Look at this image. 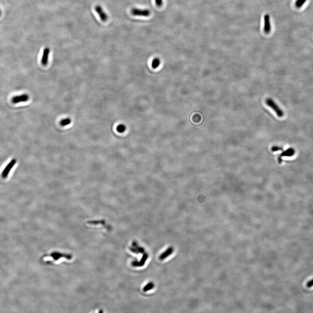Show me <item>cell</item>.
<instances>
[{
    "label": "cell",
    "mask_w": 313,
    "mask_h": 313,
    "mask_svg": "<svg viewBox=\"0 0 313 313\" xmlns=\"http://www.w3.org/2000/svg\"><path fill=\"white\" fill-rule=\"evenodd\" d=\"M173 250H174V249H173V247H169V248H168L165 252L162 253V254L159 257V260H160V261H162V260H164V259L168 257L169 256L171 255V254L173 253Z\"/></svg>",
    "instance_id": "obj_8"
},
{
    "label": "cell",
    "mask_w": 313,
    "mask_h": 313,
    "mask_svg": "<svg viewBox=\"0 0 313 313\" xmlns=\"http://www.w3.org/2000/svg\"><path fill=\"white\" fill-rule=\"evenodd\" d=\"M29 99V96L26 94H22L19 96H14L11 99L12 103L14 104H18L21 102H26Z\"/></svg>",
    "instance_id": "obj_3"
},
{
    "label": "cell",
    "mask_w": 313,
    "mask_h": 313,
    "mask_svg": "<svg viewBox=\"0 0 313 313\" xmlns=\"http://www.w3.org/2000/svg\"><path fill=\"white\" fill-rule=\"evenodd\" d=\"M281 149H282V148L280 147H277V146H274V147H272V149H271L272 151H278V150H280Z\"/></svg>",
    "instance_id": "obj_17"
},
{
    "label": "cell",
    "mask_w": 313,
    "mask_h": 313,
    "mask_svg": "<svg viewBox=\"0 0 313 313\" xmlns=\"http://www.w3.org/2000/svg\"><path fill=\"white\" fill-rule=\"evenodd\" d=\"M131 14L134 16L148 17L150 15V11L148 9H140L134 8L131 10Z\"/></svg>",
    "instance_id": "obj_2"
},
{
    "label": "cell",
    "mask_w": 313,
    "mask_h": 313,
    "mask_svg": "<svg viewBox=\"0 0 313 313\" xmlns=\"http://www.w3.org/2000/svg\"><path fill=\"white\" fill-rule=\"evenodd\" d=\"M15 163H16V160L15 159H13L8 164V165L6 167L4 170L3 171L2 173V177L4 178H6L9 175V173L11 170L12 168L14 166V165H15Z\"/></svg>",
    "instance_id": "obj_7"
},
{
    "label": "cell",
    "mask_w": 313,
    "mask_h": 313,
    "mask_svg": "<svg viewBox=\"0 0 313 313\" xmlns=\"http://www.w3.org/2000/svg\"><path fill=\"white\" fill-rule=\"evenodd\" d=\"M264 31L267 34H268L271 31L270 16L268 14H266L264 17Z\"/></svg>",
    "instance_id": "obj_6"
},
{
    "label": "cell",
    "mask_w": 313,
    "mask_h": 313,
    "mask_svg": "<svg viewBox=\"0 0 313 313\" xmlns=\"http://www.w3.org/2000/svg\"><path fill=\"white\" fill-rule=\"evenodd\" d=\"M155 1L156 4L157 6L158 7H160L162 6V4H163V1L162 0H155Z\"/></svg>",
    "instance_id": "obj_15"
},
{
    "label": "cell",
    "mask_w": 313,
    "mask_h": 313,
    "mask_svg": "<svg viewBox=\"0 0 313 313\" xmlns=\"http://www.w3.org/2000/svg\"><path fill=\"white\" fill-rule=\"evenodd\" d=\"M71 119L69 118L63 119L60 121V125L62 126H66L69 125L71 123Z\"/></svg>",
    "instance_id": "obj_11"
},
{
    "label": "cell",
    "mask_w": 313,
    "mask_h": 313,
    "mask_svg": "<svg viewBox=\"0 0 313 313\" xmlns=\"http://www.w3.org/2000/svg\"><path fill=\"white\" fill-rule=\"evenodd\" d=\"M294 154V149L292 148H289L286 151H284L282 153L281 156L291 157L293 156Z\"/></svg>",
    "instance_id": "obj_9"
},
{
    "label": "cell",
    "mask_w": 313,
    "mask_h": 313,
    "mask_svg": "<svg viewBox=\"0 0 313 313\" xmlns=\"http://www.w3.org/2000/svg\"><path fill=\"white\" fill-rule=\"evenodd\" d=\"M307 1V0H297L295 3V5L297 8L300 9L305 4Z\"/></svg>",
    "instance_id": "obj_10"
},
{
    "label": "cell",
    "mask_w": 313,
    "mask_h": 313,
    "mask_svg": "<svg viewBox=\"0 0 313 313\" xmlns=\"http://www.w3.org/2000/svg\"><path fill=\"white\" fill-rule=\"evenodd\" d=\"M95 11L99 16L101 20L103 22H106L108 19V16L107 14L104 11L102 7L100 5H96L95 7Z\"/></svg>",
    "instance_id": "obj_4"
},
{
    "label": "cell",
    "mask_w": 313,
    "mask_h": 313,
    "mask_svg": "<svg viewBox=\"0 0 313 313\" xmlns=\"http://www.w3.org/2000/svg\"><path fill=\"white\" fill-rule=\"evenodd\" d=\"M154 284L152 282H150V283H149L148 284H147L144 287L143 291L145 292H148V291H149V290H150L152 288H154Z\"/></svg>",
    "instance_id": "obj_12"
},
{
    "label": "cell",
    "mask_w": 313,
    "mask_h": 313,
    "mask_svg": "<svg viewBox=\"0 0 313 313\" xmlns=\"http://www.w3.org/2000/svg\"><path fill=\"white\" fill-rule=\"evenodd\" d=\"M265 103L267 106H269L275 112L279 118H281L284 117V111L272 99L267 98L266 99Z\"/></svg>",
    "instance_id": "obj_1"
},
{
    "label": "cell",
    "mask_w": 313,
    "mask_h": 313,
    "mask_svg": "<svg viewBox=\"0 0 313 313\" xmlns=\"http://www.w3.org/2000/svg\"><path fill=\"white\" fill-rule=\"evenodd\" d=\"M313 279H312V280H311V281H309V282H307V287H309V288H310V287H313Z\"/></svg>",
    "instance_id": "obj_16"
},
{
    "label": "cell",
    "mask_w": 313,
    "mask_h": 313,
    "mask_svg": "<svg viewBox=\"0 0 313 313\" xmlns=\"http://www.w3.org/2000/svg\"><path fill=\"white\" fill-rule=\"evenodd\" d=\"M160 64V60L158 58H155L153 60L152 62V66L154 68H156Z\"/></svg>",
    "instance_id": "obj_13"
},
{
    "label": "cell",
    "mask_w": 313,
    "mask_h": 313,
    "mask_svg": "<svg viewBox=\"0 0 313 313\" xmlns=\"http://www.w3.org/2000/svg\"><path fill=\"white\" fill-rule=\"evenodd\" d=\"M50 53V49L49 48H46L43 50L41 60V63L43 66H46L48 63Z\"/></svg>",
    "instance_id": "obj_5"
},
{
    "label": "cell",
    "mask_w": 313,
    "mask_h": 313,
    "mask_svg": "<svg viewBox=\"0 0 313 313\" xmlns=\"http://www.w3.org/2000/svg\"><path fill=\"white\" fill-rule=\"evenodd\" d=\"M126 130V127L124 125L120 124L117 127V130L119 133H123Z\"/></svg>",
    "instance_id": "obj_14"
}]
</instances>
